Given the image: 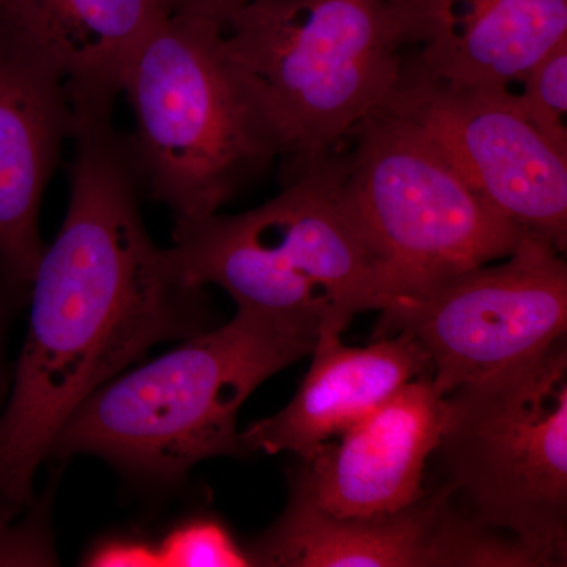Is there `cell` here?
<instances>
[{
  "instance_id": "cell-1",
  "label": "cell",
  "mask_w": 567,
  "mask_h": 567,
  "mask_svg": "<svg viewBox=\"0 0 567 567\" xmlns=\"http://www.w3.org/2000/svg\"><path fill=\"white\" fill-rule=\"evenodd\" d=\"M70 199L31 284V317L0 416V503L32 496L41 462L93 391L152 346L200 330L203 290L169 275L140 208L125 136L112 122L74 130Z\"/></svg>"
},
{
  "instance_id": "cell-2",
  "label": "cell",
  "mask_w": 567,
  "mask_h": 567,
  "mask_svg": "<svg viewBox=\"0 0 567 567\" xmlns=\"http://www.w3.org/2000/svg\"><path fill=\"white\" fill-rule=\"evenodd\" d=\"M319 324L238 309L229 323L93 391L51 453L95 454L155 481L178 480L205 458L245 456L237 415L268 377L312 353Z\"/></svg>"
},
{
  "instance_id": "cell-3",
  "label": "cell",
  "mask_w": 567,
  "mask_h": 567,
  "mask_svg": "<svg viewBox=\"0 0 567 567\" xmlns=\"http://www.w3.org/2000/svg\"><path fill=\"white\" fill-rule=\"evenodd\" d=\"M346 153L282 182V192L240 215L175 224L167 271L186 287L218 286L238 309L300 317L322 333L390 303L385 270L346 188ZM320 333V334H322Z\"/></svg>"
},
{
  "instance_id": "cell-4",
  "label": "cell",
  "mask_w": 567,
  "mask_h": 567,
  "mask_svg": "<svg viewBox=\"0 0 567 567\" xmlns=\"http://www.w3.org/2000/svg\"><path fill=\"white\" fill-rule=\"evenodd\" d=\"M219 48L275 145L282 182L338 152L404 65L390 0H249Z\"/></svg>"
},
{
  "instance_id": "cell-5",
  "label": "cell",
  "mask_w": 567,
  "mask_h": 567,
  "mask_svg": "<svg viewBox=\"0 0 567 567\" xmlns=\"http://www.w3.org/2000/svg\"><path fill=\"white\" fill-rule=\"evenodd\" d=\"M219 37L216 25L173 13L123 81L134 115L125 145L141 193L177 221L215 215L278 159Z\"/></svg>"
},
{
  "instance_id": "cell-6",
  "label": "cell",
  "mask_w": 567,
  "mask_h": 567,
  "mask_svg": "<svg viewBox=\"0 0 567 567\" xmlns=\"http://www.w3.org/2000/svg\"><path fill=\"white\" fill-rule=\"evenodd\" d=\"M432 456L451 506L517 537L544 565H566L565 338L447 394Z\"/></svg>"
},
{
  "instance_id": "cell-7",
  "label": "cell",
  "mask_w": 567,
  "mask_h": 567,
  "mask_svg": "<svg viewBox=\"0 0 567 567\" xmlns=\"http://www.w3.org/2000/svg\"><path fill=\"white\" fill-rule=\"evenodd\" d=\"M353 137L347 196L385 270L390 303L505 259L525 237L390 115L375 112Z\"/></svg>"
},
{
  "instance_id": "cell-8",
  "label": "cell",
  "mask_w": 567,
  "mask_h": 567,
  "mask_svg": "<svg viewBox=\"0 0 567 567\" xmlns=\"http://www.w3.org/2000/svg\"><path fill=\"white\" fill-rule=\"evenodd\" d=\"M567 328V265L525 235L498 265H481L380 311L374 338L406 333L423 347L435 390L466 383L544 352Z\"/></svg>"
},
{
  "instance_id": "cell-9",
  "label": "cell",
  "mask_w": 567,
  "mask_h": 567,
  "mask_svg": "<svg viewBox=\"0 0 567 567\" xmlns=\"http://www.w3.org/2000/svg\"><path fill=\"white\" fill-rule=\"evenodd\" d=\"M379 111L427 142L507 221L565 256L567 156L533 128L509 91L434 80L404 63Z\"/></svg>"
},
{
  "instance_id": "cell-10",
  "label": "cell",
  "mask_w": 567,
  "mask_h": 567,
  "mask_svg": "<svg viewBox=\"0 0 567 567\" xmlns=\"http://www.w3.org/2000/svg\"><path fill=\"white\" fill-rule=\"evenodd\" d=\"M76 130L65 82L20 11L0 13V275L29 290L44 246L40 207Z\"/></svg>"
},
{
  "instance_id": "cell-11",
  "label": "cell",
  "mask_w": 567,
  "mask_h": 567,
  "mask_svg": "<svg viewBox=\"0 0 567 567\" xmlns=\"http://www.w3.org/2000/svg\"><path fill=\"white\" fill-rule=\"evenodd\" d=\"M446 421L431 374L402 386L324 443L295 472L290 494L338 517L393 514L425 495V472Z\"/></svg>"
},
{
  "instance_id": "cell-12",
  "label": "cell",
  "mask_w": 567,
  "mask_h": 567,
  "mask_svg": "<svg viewBox=\"0 0 567 567\" xmlns=\"http://www.w3.org/2000/svg\"><path fill=\"white\" fill-rule=\"evenodd\" d=\"M404 63L462 85L513 89L567 39V0H390Z\"/></svg>"
},
{
  "instance_id": "cell-13",
  "label": "cell",
  "mask_w": 567,
  "mask_h": 567,
  "mask_svg": "<svg viewBox=\"0 0 567 567\" xmlns=\"http://www.w3.org/2000/svg\"><path fill=\"white\" fill-rule=\"evenodd\" d=\"M311 354V368L289 405L240 434L246 453H290L306 461L406 383L431 374L423 347L406 333L349 347L341 333L328 331Z\"/></svg>"
},
{
  "instance_id": "cell-14",
  "label": "cell",
  "mask_w": 567,
  "mask_h": 567,
  "mask_svg": "<svg viewBox=\"0 0 567 567\" xmlns=\"http://www.w3.org/2000/svg\"><path fill=\"white\" fill-rule=\"evenodd\" d=\"M61 71L76 125L112 122L126 71L171 0H11Z\"/></svg>"
},
{
  "instance_id": "cell-15",
  "label": "cell",
  "mask_w": 567,
  "mask_h": 567,
  "mask_svg": "<svg viewBox=\"0 0 567 567\" xmlns=\"http://www.w3.org/2000/svg\"><path fill=\"white\" fill-rule=\"evenodd\" d=\"M446 498V488L436 484L399 513L338 517L290 494L282 516L248 554L252 566L432 567Z\"/></svg>"
},
{
  "instance_id": "cell-16",
  "label": "cell",
  "mask_w": 567,
  "mask_h": 567,
  "mask_svg": "<svg viewBox=\"0 0 567 567\" xmlns=\"http://www.w3.org/2000/svg\"><path fill=\"white\" fill-rule=\"evenodd\" d=\"M509 95L533 128L567 156V39L543 55Z\"/></svg>"
},
{
  "instance_id": "cell-17",
  "label": "cell",
  "mask_w": 567,
  "mask_h": 567,
  "mask_svg": "<svg viewBox=\"0 0 567 567\" xmlns=\"http://www.w3.org/2000/svg\"><path fill=\"white\" fill-rule=\"evenodd\" d=\"M162 566L244 567L252 566L248 550L210 518L188 522L175 528L158 547Z\"/></svg>"
},
{
  "instance_id": "cell-18",
  "label": "cell",
  "mask_w": 567,
  "mask_h": 567,
  "mask_svg": "<svg viewBox=\"0 0 567 567\" xmlns=\"http://www.w3.org/2000/svg\"><path fill=\"white\" fill-rule=\"evenodd\" d=\"M89 566L104 567H158L162 566L158 547L148 546L141 540H107L95 548L87 559Z\"/></svg>"
},
{
  "instance_id": "cell-19",
  "label": "cell",
  "mask_w": 567,
  "mask_h": 567,
  "mask_svg": "<svg viewBox=\"0 0 567 567\" xmlns=\"http://www.w3.org/2000/svg\"><path fill=\"white\" fill-rule=\"evenodd\" d=\"M248 2L249 0H171L174 14L208 22L221 31Z\"/></svg>"
},
{
  "instance_id": "cell-20",
  "label": "cell",
  "mask_w": 567,
  "mask_h": 567,
  "mask_svg": "<svg viewBox=\"0 0 567 567\" xmlns=\"http://www.w3.org/2000/svg\"><path fill=\"white\" fill-rule=\"evenodd\" d=\"M9 289L6 281H3L2 275H0V336H2V322H3V290Z\"/></svg>"
},
{
  "instance_id": "cell-21",
  "label": "cell",
  "mask_w": 567,
  "mask_h": 567,
  "mask_svg": "<svg viewBox=\"0 0 567 567\" xmlns=\"http://www.w3.org/2000/svg\"><path fill=\"white\" fill-rule=\"evenodd\" d=\"M14 513H11L9 507L3 506L2 503H0V518H11L13 517Z\"/></svg>"
},
{
  "instance_id": "cell-22",
  "label": "cell",
  "mask_w": 567,
  "mask_h": 567,
  "mask_svg": "<svg viewBox=\"0 0 567 567\" xmlns=\"http://www.w3.org/2000/svg\"><path fill=\"white\" fill-rule=\"evenodd\" d=\"M10 0H0V13L9 7Z\"/></svg>"
}]
</instances>
